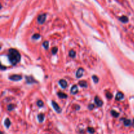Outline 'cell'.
Segmentation results:
<instances>
[{
	"mask_svg": "<svg viewBox=\"0 0 134 134\" xmlns=\"http://www.w3.org/2000/svg\"><path fill=\"white\" fill-rule=\"evenodd\" d=\"M40 37H41V35H40L39 34H34V35H33V37H32V39H38L40 38Z\"/></svg>",
	"mask_w": 134,
	"mask_h": 134,
	"instance_id": "obj_23",
	"label": "cell"
},
{
	"mask_svg": "<svg viewBox=\"0 0 134 134\" xmlns=\"http://www.w3.org/2000/svg\"><path fill=\"white\" fill-rule=\"evenodd\" d=\"M87 130H88V133H90V134H93L95 133V129H93V128L88 127L87 128Z\"/></svg>",
	"mask_w": 134,
	"mask_h": 134,
	"instance_id": "obj_20",
	"label": "cell"
},
{
	"mask_svg": "<svg viewBox=\"0 0 134 134\" xmlns=\"http://www.w3.org/2000/svg\"><path fill=\"white\" fill-rule=\"evenodd\" d=\"M4 69H6V67H4L3 65H1V70H4Z\"/></svg>",
	"mask_w": 134,
	"mask_h": 134,
	"instance_id": "obj_28",
	"label": "cell"
},
{
	"mask_svg": "<svg viewBox=\"0 0 134 134\" xmlns=\"http://www.w3.org/2000/svg\"><path fill=\"white\" fill-rule=\"evenodd\" d=\"M59 84L61 86H62V88H65L67 86V82H66V81H65L64 79H61L60 81H59Z\"/></svg>",
	"mask_w": 134,
	"mask_h": 134,
	"instance_id": "obj_8",
	"label": "cell"
},
{
	"mask_svg": "<svg viewBox=\"0 0 134 134\" xmlns=\"http://www.w3.org/2000/svg\"><path fill=\"white\" fill-rule=\"evenodd\" d=\"M14 105H12V104H10L9 105L7 106V110L8 111H12L14 109Z\"/></svg>",
	"mask_w": 134,
	"mask_h": 134,
	"instance_id": "obj_22",
	"label": "cell"
},
{
	"mask_svg": "<svg viewBox=\"0 0 134 134\" xmlns=\"http://www.w3.org/2000/svg\"><path fill=\"white\" fill-rule=\"evenodd\" d=\"M119 20H120V21H121L123 23H127L128 22V18L126 16H122L120 18H119Z\"/></svg>",
	"mask_w": 134,
	"mask_h": 134,
	"instance_id": "obj_12",
	"label": "cell"
},
{
	"mask_svg": "<svg viewBox=\"0 0 134 134\" xmlns=\"http://www.w3.org/2000/svg\"><path fill=\"white\" fill-rule=\"evenodd\" d=\"M4 124H5V127L7 128V129L10 127V126L11 124V122L10 121V120L9 118H6L5 120V122H4Z\"/></svg>",
	"mask_w": 134,
	"mask_h": 134,
	"instance_id": "obj_13",
	"label": "cell"
},
{
	"mask_svg": "<svg viewBox=\"0 0 134 134\" xmlns=\"http://www.w3.org/2000/svg\"><path fill=\"white\" fill-rule=\"evenodd\" d=\"M58 52V48L57 47H53L52 48V54H56Z\"/></svg>",
	"mask_w": 134,
	"mask_h": 134,
	"instance_id": "obj_26",
	"label": "cell"
},
{
	"mask_svg": "<svg viewBox=\"0 0 134 134\" xmlns=\"http://www.w3.org/2000/svg\"><path fill=\"white\" fill-rule=\"evenodd\" d=\"M9 79L11 81H18L22 79V77L21 75H13L10 76Z\"/></svg>",
	"mask_w": 134,
	"mask_h": 134,
	"instance_id": "obj_4",
	"label": "cell"
},
{
	"mask_svg": "<svg viewBox=\"0 0 134 134\" xmlns=\"http://www.w3.org/2000/svg\"><path fill=\"white\" fill-rule=\"evenodd\" d=\"M43 47L45 48V49H48V46H49V43H48V41H44L43 43Z\"/></svg>",
	"mask_w": 134,
	"mask_h": 134,
	"instance_id": "obj_19",
	"label": "cell"
},
{
	"mask_svg": "<svg viewBox=\"0 0 134 134\" xmlns=\"http://www.w3.org/2000/svg\"><path fill=\"white\" fill-rule=\"evenodd\" d=\"M47 18V14H41L39 15L37 17V21L40 24H43L46 20Z\"/></svg>",
	"mask_w": 134,
	"mask_h": 134,
	"instance_id": "obj_2",
	"label": "cell"
},
{
	"mask_svg": "<svg viewBox=\"0 0 134 134\" xmlns=\"http://www.w3.org/2000/svg\"><path fill=\"white\" fill-rule=\"evenodd\" d=\"M37 105L39 106V107H43V105H44V103H43V102L41 100H38L37 101Z\"/></svg>",
	"mask_w": 134,
	"mask_h": 134,
	"instance_id": "obj_24",
	"label": "cell"
},
{
	"mask_svg": "<svg viewBox=\"0 0 134 134\" xmlns=\"http://www.w3.org/2000/svg\"><path fill=\"white\" fill-rule=\"evenodd\" d=\"M8 58H9L10 63L12 65H15L18 63H19V62L20 61L21 56L18 50L14 49V48H11L9 50Z\"/></svg>",
	"mask_w": 134,
	"mask_h": 134,
	"instance_id": "obj_1",
	"label": "cell"
},
{
	"mask_svg": "<svg viewBox=\"0 0 134 134\" xmlns=\"http://www.w3.org/2000/svg\"><path fill=\"white\" fill-rule=\"evenodd\" d=\"M124 124L125 126H129L132 124V122L129 119H124Z\"/></svg>",
	"mask_w": 134,
	"mask_h": 134,
	"instance_id": "obj_14",
	"label": "cell"
},
{
	"mask_svg": "<svg viewBox=\"0 0 134 134\" xmlns=\"http://www.w3.org/2000/svg\"><path fill=\"white\" fill-rule=\"evenodd\" d=\"M94 101H95V103H96V105L98 106V107H101V106L103 105V101L101 100L100 98H99L98 96H96V98H95Z\"/></svg>",
	"mask_w": 134,
	"mask_h": 134,
	"instance_id": "obj_6",
	"label": "cell"
},
{
	"mask_svg": "<svg viewBox=\"0 0 134 134\" xmlns=\"http://www.w3.org/2000/svg\"><path fill=\"white\" fill-rule=\"evenodd\" d=\"M79 84L80 85V86H81V87H83V88H86L87 86H88V84H87V83H86V82L84 81L79 82Z\"/></svg>",
	"mask_w": 134,
	"mask_h": 134,
	"instance_id": "obj_16",
	"label": "cell"
},
{
	"mask_svg": "<svg viewBox=\"0 0 134 134\" xmlns=\"http://www.w3.org/2000/svg\"><path fill=\"white\" fill-rule=\"evenodd\" d=\"M84 70L83 68H79V70L77 71V73H76V77L77 78H81V77H82V75L84 74Z\"/></svg>",
	"mask_w": 134,
	"mask_h": 134,
	"instance_id": "obj_5",
	"label": "cell"
},
{
	"mask_svg": "<svg viewBox=\"0 0 134 134\" xmlns=\"http://www.w3.org/2000/svg\"><path fill=\"white\" fill-rule=\"evenodd\" d=\"M92 79H93V82H95V83H98L99 81V79L98 77H97L96 75H93L92 76Z\"/></svg>",
	"mask_w": 134,
	"mask_h": 134,
	"instance_id": "obj_21",
	"label": "cell"
},
{
	"mask_svg": "<svg viewBox=\"0 0 134 134\" xmlns=\"http://www.w3.org/2000/svg\"><path fill=\"white\" fill-rule=\"evenodd\" d=\"M58 97L60 98H62V99H65V98H67V94H65L64 93H62V92H58Z\"/></svg>",
	"mask_w": 134,
	"mask_h": 134,
	"instance_id": "obj_15",
	"label": "cell"
},
{
	"mask_svg": "<svg viewBox=\"0 0 134 134\" xmlns=\"http://www.w3.org/2000/svg\"><path fill=\"white\" fill-rule=\"evenodd\" d=\"M88 109L90 110H92L93 109H94V105L93 104H90L88 105Z\"/></svg>",
	"mask_w": 134,
	"mask_h": 134,
	"instance_id": "obj_27",
	"label": "cell"
},
{
	"mask_svg": "<svg viewBox=\"0 0 134 134\" xmlns=\"http://www.w3.org/2000/svg\"><path fill=\"white\" fill-rule=\"evenodd\" d=\"M37 118H38V120L39 122H43L44 121V119H45V115L42 114V113H40L39 114L38 116H37Z\"/></svg>",
	"mask_w": 134,
	"mask_h": 134,
	"instance_id": "obj_11",
	"label": "cell"
},
{
	"mask_svg": "<svg viewBox=\"0 0 134 134\" xmlns=\"http://www.w3.org/2000/svg\"><path fill=\"white\" fill-rule=\"evenodd\" d=\"M111 115H113V117H114L115 118H117L119 117V113H117V111H111Z\"/></svg>",
	"mask_w": 134,
	"mask_h": 134,
	"instance_id": "obj_17",
	"label": "cell"
},
{
	"mask_svg": "<svg viewBox=\"0 0 134 134\" xmlns=\"http://www.w3.org/2000/svg\"><path fill=\"white\" fill-rule=\"evenodd\" d=\"M69 55H70V57L71 58H74L76 55V52H75V51H74L73 50H70V52H69Z\"/></svg>",
	"mask_w": 134,
	"mask_h": 134,
	"instance_id": "obj_18",
	"label": "cell"
},
{
	"mask_svg": "<svg viewBox=\"0 0 134 134\" xmlns=\"http://www.w3.org/2000/svg\"><path fill=\"white\" fill-rule=\"evenodd\" d=\"M106 97H107L108 99H111L113 98V94L111 93H110V92H107V93H106Z\"/></svg>",
	"mask_w": 134,
	"mask_h": 134,
	"instance_id": "obj_25",
	"label": "cell"
},
{
	"mask_svg": "<svg viewBox=\"0 0 134 134\" xmlns=\"http://www.w3.org/2000/svg\"><path fill=\"white\" fill-rule=\"evenodd\" d=\"M1 134H3V132H1Z\"/></svg>",
	"mask_w": 134,
	"mask_h": 134,
	"instance_id": "obj_29",
	"label": "cell"
},
{
	"mask_svg": "<svg viewBox=\"0 0 134 134\" xmlns=\"http://www.w3.org/2000/svg\"><path fill=\"white\" fill-rule=\"evenodd\" d=\"M52 107H54V110H55L58 113H60L62 112V109L60 108V106L58 105V103H56V101H52Z\"/></svg>",
	"mask_w": 134,
	"mask_h": 134,
	"instance_id": "obj_3",
	"label": "cell"
},
{
	"mask_svg": "<svg viewBox=\"0 0 134 134\" xmlns=\"http://www.w3.org/2000/svg\"><path fill=\"white\" fill-rule=\"evenodd\" d=\"M123 98H124V94L122 93V92H118L117 93V96H116V100L117 101H119L120 100V99H123Z\"/></svg>",
	"mask_w": 134,
	"mask_h": 134,
	"instance_id": "obj_10",
	"label": "cell"
},
{
	"mask_svg": "<svg viewBox=\"0 0 134 134\" xmlns=\"http://www.w3.org/2000/svg\"><path fill=\"white\" fill-rule=\"evenodd\" d=\"M26 80L27 83L28 84H31V83H36L37 82L35 79L32 77H29V76H26Z\"/></svg>",
	"mask_w": 134,
	"mask_h": 134,
	"instance_id": "obj_7",
	"label": "cell"
},
{
	"mask_svg": "<svg viewBox=\"0 0 134 134\" xmlns=\"http://www.w3.org/2000/svg\"><path fill=\"white\" fill-rule=\"evenodd\" d=\"M78 92V87L77 85H74L72 86L71 89V93L72 94H76Z\"/></svg>",
	"mask_w": 134,
	"mask_h": 134,
	"instance_id": "obj_9",
	"label": "cell"
}]
</instances>
